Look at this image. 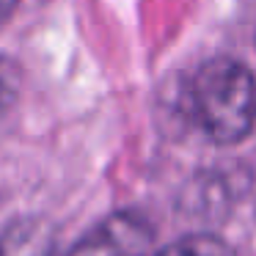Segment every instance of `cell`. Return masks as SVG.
<instances>
[{
    "instance_id": "obj_1",
    "label": "cell",
    "mask_w": 256,
    "mask_h": 256,
    "mask_svg": "<svg viewBox=\"0 0 256 256\" xmlns=\"http://www.w3.org/2000/svg\"><path fill=\"white\" fill-rule=\"evenodd\" d=\"M193 127L212 144H237L256 127V78L234 58H212L193 72L184 91Z\"/></svg>"
},
{
    "instance_id": "obj_2",
    "label": "cell",
    "mask_w": 256,
    "mask_h": 256,
    "mask_svg": "<svg viewBox=\"0 0 256 256\" xmlns=\"http://www.w3.org/2000/svg\"><path fill=\"white\" fill-rule=\"evenodd\" d=\"M152 226L138 212H116L94 226L69 256H149Z\"/></svg>"
},
{
    "instance_id": "obj_3",
    "label": "cell",
    "mask_w": 256,
    "mask_h": 256,
    "mask_svg": "<svg viewBox=\"0 0 256 256\" xmlns=\"http://www.w3.org/2000/svg\"><path fill=\"white\" fill-rule=\"evenodd\" d=\"M0 256H56V232L42 218H20L0 232Z\"/></svg>"
},
{
    "instance_id": "obj_4",
    "label": "cell",
    "mask_w": 256,
    "mask_h": 256,
    "mask_svg": "<svg viewBox=\"0 0 256 256\" xmlns=\"http://www.w3.org/2000/svg\"><path fill=\"white\" fill-rule=\"evenodd\" d=\"M157 256H237V254L220 237H212V234H190V237H182L174 245L162 248Z\"/></svg>"
},
{
    "instance_id": "obj_5",
    "label": "cell",
    "mask_w": 256,
    "mask_h": 256,
    "mask_svg": "<svg viewBox=\"0 0 256 256\" xmlns=\"http://www.w3.org/2000/svg\"><path fill=\"white\" fill-rule=\"evenodd\" d=\"M20 83H22L20 66L14 61H8V58H0V124L6 122V116L17 105Z\"/></svg>"
},
{
    "instance_id": "obj_6",
    "label": "cell",
    "mask_w": 256,
    "mask_h": 256,
    "mask_svg": "<svg viewBox=\"0 0 256 256\" xmlns=\"http://www.w3.org/2000/svg\"><path fill=\"white\" fill-rule=\"evenodd\" d=\"M17 3H20V0H0V28L12 20L14 12H17Z\"/></svg>"
}]
</instances>
